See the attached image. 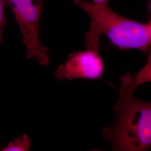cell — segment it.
Returning <instances> with one entry per match:
<instances>
[{
  "label": "cell",
  "instance_id": "obj_1",
  "mask_svg": "<svg viewBox=\"0 0 151 151\" xmlns=\"http://www.w3.org/2000/svg\"><path fill=\"white\" fill-rule=\"evenodd\" d=\"M133 77H121L120 96L114 110L115 122L102 132L114 151H142L151 148V102L133 96Z\"/></svg>",
  "mask_w": 151,
  "mask_h": 151
},
{
  "label": "cell",
  "instance_id": "obj_9",
  "mask_svg": "<svg viewBox=\"0 0 151 151\" xmlns=\"http://www.w3.org/2000/svg\"><path fill=\"white\" fill-rule=\"evenodd\" d=\"M147 26H148V34H149V37H150L151 45V21L149 24H147Z\"/></svg>",
  "mask_w": 151,
  "mask_h": 151
},
{
  "label": "cell",
  "instance_id": "obj_3",
  "mask_svg": "<svg viewBox=\"0 0 151 151\" xmlns=\"http://www.w3.org/2000/svg\"><path fill=\"white\" fill-rule=\"evenodd\" d=\"M5 3L12 11L20 27L27 59L35 60L44 66L48 65V49L39 38L43 0H5Z\"/></svg>",
  "mask_w": 151,
  "mask_h": 151
},
{
  "label": "cell",
  "instance_id": "obj_5",
  "mask_svg": "<svg viewBox=\"0 0 151 151\" xmlns=\"http://www.w3.org/2000/svg\"><path fill=\"white\" fill-rule=\"evenodd\" d=\"M32 139L27 134H24L11 141L7 146L2 149V151H30Z\"/></svg>",
  "mask_w": 151,
  "mask_h": 151
},
{
  "label": "cell",
  "instance_id": "obj_7",
  "mask_svg": "<svg viewBox=\"0 0 151 151\" xmlns=\"http://www.w3.org/2000/svg\"><path fill=\"white\" fill-rule=\"evenodd\" d=\"M5 5V0H0V44L4 41V29L7 22L4 10Z\"/></svg>",
  "mask_w": 151,
  "mask_h": 151
},
{
  "label": "cell",
  "instance_id": "obj_8",
  "mask_svg": "<svg viewBox=\"0 0 151 151\" xmlns=\"http://www.w3.org/2000/svg\"><path fill=\"white\" fill-rule=\"evenodd\" d=\"M93 4L100 6L108 5L109 0H92Z\"/></svg>",
  "mask_w": 151,
  "mask_h": 151
},
{
  "label": "cell",
  "instance_id": "obj_4",
  "mask_svg": "<svg viewBox=\"0 0 151 151\" xmlns=\"http://www.w3.org/2000/svg\"><path fill=\"white\" fill-rule=\"evenodd\" d=\"M104 71V63L99 50L86 48L70 53L57 68L55 75L59 80H97L103 77Z\"/></svg>",
  "mask_w": 151,
  "mask_h": 151
},
{
  "label": "cell",
  "instance_id": "obj_2",
  "mask_svg": "<svg viewBox=\"0 0 151 151\" xmlns=\"http://www.w3.org/2000/svg\"><path fill=\"white\" fill-rule=\"evenodd\" d=\"M73 1L91 17L90 28L85 34L87 48L99 50L102 34L123 49H137L146 52L151 45L147 24L119 15L108 5H97L85 0Z\"/></svg>",
  "mask_w": 151,
  "mask_h": 151
},
{
  "label": "cell",
  "instance_id": "obj_6",
  "mask_svg": "<svg viewBox=\"0 0 151 151\" xmlns=\"http://www.w3.org/2000/svg\"><path fill=\"white\" fill-rule=\"evenodd\" d=\"M149 82H151V53L147 57L146 65L137 75L133 77V84L135 88Z\"/></svg>",
  "mask_w": 151,
  "mask_h": 151
}]
</instances>
